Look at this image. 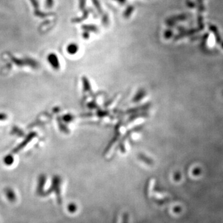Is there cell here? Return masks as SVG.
<instances>
[{
	"label": "cell",
	"instance_id": "cell-1",
	"mask_svg": "<svg viewBox=\"0 0 223 223\" xmlns=\"http://www.w3.org/2000/svg\"><path fill=\"white\" fill-rule=\"evenodd\" d=\"M5 195L6 196L7 199L10 202H14L17 199V196L15 191L11 188H7L5 190Z\"/></svg>",
	"mask_w": 223,
	"mask_h": 223
},
{
	"label": "cell",
	"instance_id": "cell-2",
	"mask_svg": "<svg viewBox=\"0 0 223 223\" xmlns=\"http://www.w3.org/2000/svg\"><path fill=\"white\" fill-rule=\"evenodd\" d=\"M48 59L49 63L51 64V65L55 69H58L59 66L58 59L55 54H50L48 57Z\"/></svg>",
	"mask_w": 223,
	"mask_h": 223
},
{
	"label": "cell",
	"instance_id": "cell-3",
	"mask_svg": "<svg viewBox=\"0 0 223 223\" xmlns=\"http://www.w3.org/2000/svg\"><path fill=\"white\" fill-rule=\"evenodd\" d=\"M66 50L68 53L70 55L75 54L78 50V46L76 43H70L67 46Z\"/></svg>",
	"mask_w": 223,
	"mask_h": 223
},
{
	"label": "cell",
	"instance_id": "cell-4",
	"mask_svg": "<svg viewBox=\"0 0 223 223\" xmlns=\"http://www.w3.org/2000/svg\"><path fill=\"white\" fill-rule=\"evenodd\" d=\"M209 30L214 34L216 42L217 43H219L221 42V37L219 35V32H218V30H217V27L215 25H209Z\"/></svg>",
	"mask_w": 223,
	"mask_h": 223
},
{
	"label": "cell",
	"instance_id": "cell-5",
	"mask_svg": "<svg viewBox=\"0 0 223 223\" xmlns=\"http://www.w3.org/2000/svg\"><path fill=\"white\" fill-rule=\"evenodd\" d=\"M82 28L87 31H92V32H96L97 30V28L95 25H84L82 26Z\"/></svg>",
	"mask_w": 223,
	"mask_h": 223
},
{
	"label": "cell",
	"instance_id": "cell-6",
	"mask_svg": "<svg viewBox=\"0 0 223 223\" xmlns=\"http://www.w3.org/2000/svg\"><path fill=\"white\" fill-rule=\"evenodd\" d=\"M13 158L12 156L11 155H8V156H6L5 158H4V163L7 165H10L12 164L13 162Z\"/></svg>",
	"mask_w": 223,
	"mask_h": 223
},
{
	"label": "cell",
	"instance_id": "cell-7",
	"mask_svg": "<svg viewBox=\"0 0 223 223\" xmlns=\"http://www.w3.org/2000/svg\"><path fill=\"white\" fill-rule=\"evenodd\" d=\"M133 9H134V8H133V6H129V7H128L126 8L125 13H124V15H125L126 17H129V16L130 15L131 13L133 12Z\"/></svg>",
	"mask_w": 223,
	"mask_h": 223
},
{
	"label": "cell",
	"instance_id": "cell-8",
	"mask_svg": "<svg viewBox=\"0 0 223 223\" xmlns=\"http://www.w3.org/2000/svg\"><path fill=\"white\" fill-rule=\"evenodd\" d=\"M172 32L170 30H168L165 32V37L166 38H170L172 37Z\"/></svg>",
	"mask_w": 223,
	"mask_h": 223
},
{
	"label": "cell",
	"instance_id": "cell-9",
	"mask_svg": "<svg viewBox=\"0 0 223 223\" xmlns=\"http://www.w3.org/2000/svg\"><path fill=\"white\" fill-rule=\"evenodd\" d=\"M123 223H126L128 222V215L127 214H125L124 217H123Z\"/></svg>",
	"mask_w": 223,
	"mask_h": 223
},
{
	"label": "cell",
	"instance_id": "cell-10",
	"mask_svg": "<svg viewBox=\"0 0 223 223\" xmlns=\"http://www.w3.org/2000/svg\"><path fill=\"white\" fill-rule=\"evenodd\" d=\"M116 1H118L120 3H121V4L125 3V1H126V0H116Z\"/></svg>",
	"mask_w": 223,
	"mask_h": 223
},
{
	"label": "cell",
	"instance_id": "cell-11",
	"mask_svg": "<svg viewBox=\"0 0 223 223\" xmlns=\"http://www.w3.org/2000/svg\"><path fill=\"white\" fill-rule=\"evenodd\" d=\"M222 48H223V43H222Z\"/></svg>",
	"mask_w": 223,
	"mask_h": 223
}]
</instances>
